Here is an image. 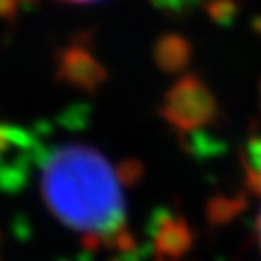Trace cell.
Instances as JSON below:
<instances>
[{"mask_svg": "<svg viewBox=\"0 0 261 261\" xmlns=\"http://www.w3.org/2000/svg\"><path fill=\"white\" fill-rule=\"evenodd\" d=\"M210 111L212 109H210L208 93L195 83H185L177 87L167 107V115L171 117V121L185 127L204 123Z\"/></svg>", "mask_w": 261, "mask_h": 261, "instance_id": "cell-2", "label": "cell"}, {"mask_svg": "<svg viewBox=\"0 0 261 261\" xmlns=\"http://www.w3.org/2000/svg\"><path fill=\"white\" fill-rule=\"evenodd\" d=\"M257 224H259V243H261V214H259V222Z\"/></svg>", "mask_w": 261, "mask_h": 261, "instance_id": "cell-4", "label": "cell"}, {"mask_svg": "<svg viewBox=\"0 0 261 261\" xmlns=\"http://www.w3.org/2000/svg\"><path fill=\"white\" fill-rule=\"evenodd\" d=\"M121 175L95 148L66 144L51 150L41 169V193L51 214L95 243L125 239Z\"/></svg>", "mask_w": 261, "mask_h": 261, "instance_id": "cell-1", "label": "cell"}, {"mask_svg": "<svg viewBox=\"0 0 261 261\" xmlns=\"http://www.w3.org/2000/svg\"><path fill=\"white\" fill-rule=\"evenodd\" d=\"M66 3H76V5H89V3H99V0H66Z\"/></svg>", "mask_w": 261, "mask_h": 261, "instance_id": "cell-3", "label": "cell"}]
</instances>
